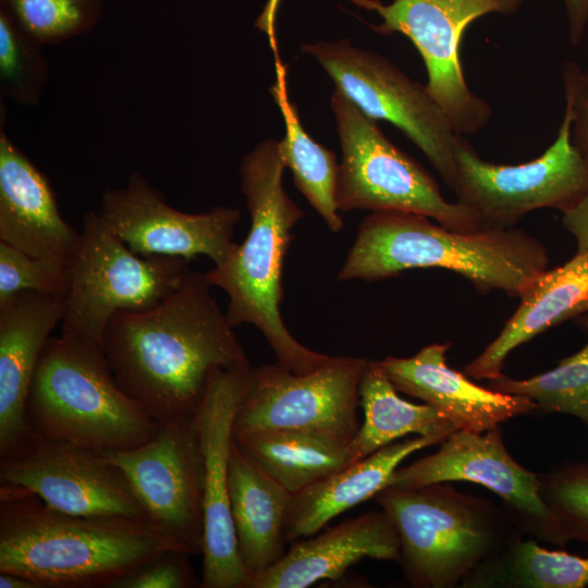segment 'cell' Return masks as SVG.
I'll list each match as a JSON object with an SVG mask.
<instances>
[{
    "mask_svg": "<svg viewBox=\"0 0 588 588\" xmlns=\"http://www.w3.org/2000/svg\"><path fill=\"white\" fill-rule=\"evenodd\" d=\"M455 158L456 201L473 212L479 229L513 228L542 208L562 212L588 193V161L572 142L566 108L555 139L536 159L519 164L486 161L463 135Z\"/></svg>",
    "mask_w": 588,
    "mask_h": 588,
    "instance_id": "obj_9",
    "label": "cell"
},
{
    "mask_svg": "<svg viewBox=\"0 0 588 588\" xmlns=\"http://www.w3.org/2000/svg\"><path fill=\"white\" fill-rule=\"evenodd\" d=\"M0 482L71 515L146 520L123 473L102 453L66 441L32 437L0 456Z\"/></svg>",
    "mask_w": 588,
    "mask_h": 588,
    "instance_id": "obj_15",
    "label": "cell"
},
{
    "mask_svg": "<svg viewBox=\"0 0 588 588\" xmlns=\"http://www.w3.org/2000/svg\"><path fill=\"white\" fill-rule=\"evenodd\" d=\"M26 420L34 437L100 453L138 446L160 429L120 388L101 345L62 334L50 338L41 354Z\"/></svg>",
    "mask_w": 588,
    "mask_h": 588,
    "instance_id": "obj_5",
    "label": "cell"
},
{
    "mask_svg": "<svg viewBox=\"0 0 588 588\" xmlns=\"http://www.w3.org/2000/svg\"><path fill=\"white\" fill-rule=\"evenodd\" d=\"M365 558L399 561V535L383 510L294 541L277 563L250 579L248 588H305L324 579L338 580Z\"/></svg>",
    "mask_w": 588,
    "mask_h": 588,
    "instance_id": "obj_21",
    "label": "cell"
},
{
    "mask_svg": "<svg viewBox=\"0 0 588 588\" xmlns=\"http://www.w3.org/2000/svg\"><path fill=\"white\" fill-rule=\"evenodd\" d=\"M427 268L455 271L480 293L519 297L549 268V255L515 226L465 232L418 213L377 211L363 219L336 279L372 282Z\"/></svg>",
    "mask_w": 588,
    "mask_h": 588,
    "instance_id": "obj_3",
    "label": "cell"
},
{
    "mask_svg": "<svg viewBox=\"0 0 588 588\" xmlns=\"http://www.w3.org/2000/svg\"><path fill=\"white\" fill-rule=\"evenodd\" d=\"M0 588H39L33 580L14 573L0 572Z\"/></svg>",
    "mask_w": 588,
    "mask_h": 588,
    "instance_id": "obj_38",
    "label": "cell"
},
{
    "mask_svg": "<svg viewBox=\"0 0 588 588\" xmlns=\"http://www.w3.org/2000/svg\"><path fill=\"white\" fill-rule=\"evenodd\" d=\"M301 50L315 58L335 87L368 117L401 130L453 191L457 176L455 149L462 135L426 85L408 77L385 57L353 46L346 38L303 44Z\"/></svg>",
    "mask_w": 588,
    "mask_h": 588,
    "instance_id": "obj_10",
    "label": "cell"
},
{
    "mask_svg": "<svg viewBox=\"0 0 588 588\" xmlns=\"http://www.w3.org/2000/svg\"><path fill=\"white\" fill-rule=\"evenodd\" d=\"M0 241L35 257L71 264L79 232L61 216L47 177L0 126Z\"/></svg>",
    "mask_w": 588,
    "mask_h": 588,
    "instance_id": "obj_20",
    "label": "cell"
},
{
    "mask_svg": "<svg viewBox=\"0 0 588 588\" xmlns=\"http://www.w3.org/2000/svg\"><path fill=\"white\" fill-rule=\"evenodd\" d=\"M588 556L548 550L523 538L481 563L461 584L463 588H585Z\"/></svg>",
    "mask_w": 588,
    "mask_h": 588,
    "instance_id": "obj_28",
    "label": "cell"
},
{
    "mask_svg": "<svg viewBox=\"0 0 588 588\" xmlns=\"http://www.w3.org/2000/svg\"><path fill=\"white\" fill-rule=\"evenodd\" d=\"M270 93L285 126L284 136L278 140L282 162L291 170L296 188L328 229L339 233L343 228V219L336 203L339 163L335 154L316 142L303 127L297 107L287 94L285 68L279 60L277 79Z\"/></svg>",
    "mask_w": 588,
    "mask_h": 588,
    "instance_id": "obj_27",
    "label": "cell"
},
{
    "mask_svg": "<svg viewBox=\"0 0 588 588\" xmlns=\"http://www.w3.org/2000/svg\"><path fill=\"white\" fill-rule=\"evenodd\" d=\"M125 476L146 520L176 551L204 549V460L193 415L161 424L149 441L102 453Z\"/></svg>",
    "mask_w": 588,
    "mask_h": 588,
    "instance_id": "obj_13",
    "label": "cell"
},
{
    "mask_svg": "<svg viewBox=\"0 0 588 588\" xmlns=\"http://www.w3.org/2000/svg\"><path fill=\"white\" fill-rule=\"evenodd\" d=\"M42 42L0 5L1 95L23 106L40 101L49 78V63Z\"/></svg>",
    "mask_w": 588,
    "mask_h": 588,
    "instance_id": "obj_30",
    "label": "cell"
},
{
    "mask_svg": "<svg viewBox=\"0 0 588 588\" xmlns=\"http://www.w3.org/2000/svg\"><path fill=\"white\" fill-rule=\"evenodd\" d=\"M524 0H393L382 4L368 0L382 22L373 25L382 35L400 33L420 53L426 71V87L461 135L485 128L492 108L468 86L464 76L461 47L466 28L488 14L512 15Z\"/></svg>",
    "mask_w": 588,
    "mask_h": 588,
    "instance_id": "obj_11",
    "label": "cell"
},
{
    "mask_svg": "<svg viewBox=\"0 0 588 588\" xmlns=\"http://www.w3.org/2000/svg\"><path fill=\"white\" fill-rule=\"evenodd\" d=\"M66 296L33 291L0 301V456L34 437L26 420L33 377Z\"/></svg>",
    "mask_w": 588,
    "mask_h": 588,
    "instance_id": "obj_18",
    "label": "cell"
},
{
    "mask_svg": "<svg viewBox=\"0 0 588 588\" xmlns=\"http://www.w3.org/2000/svg\"><path fill=\"white\" fill-rule=\"evenodd\" d=\"M70 282V264L35 257L0 241V301L23 291L66 296Z\"/></svg>",
    "mask_w": 588,
    "mask_h": 588,
    "instance_id": "obj_33",
    "label": "cell"
},
{
    "mask_svg": "<svg viewBox=\"0 0 588 588\" xmlns=\"http://www.w3.org/2000/svg\"><path fill=\"white\" fill-rule=\"evenodd\" d=\"M359 405L365 418L350 442L351 464L407 434L444 440L456 430L436 407L401 399L379 360L367 363L359 384Z\"/></svg>",
    "mask_w": 588,
    "mask_h": 588,
    "instance_id": "obj_26",
    "label": "cell"
},
{
    "mask_svg": "<svg viewBox=\"0 0 588 588\" xmlns=\"http://www.w3.org/2000/svg\"><path fill=\"white\" fill-rule=\"evenodd\" d=\"M44 45L91 32L103 15V0H0Z\"/></svg>",
    "mask_w": 588,
    "mask_h": 588,
    "instance_id": "obj_31",
    "label": "cell"
},
{
    "mask_svg": "<svg viewBox=\"0 0 588 588\" xmlns=\"http://www.w3.org/2000/svg\"><path fill=\"white\" fill-rule=\"evenodd\" d=\"M565 108L571 114V137L588 161V68L573 61L562 65Z\"/></svg>",
    "mask_w": 588,
    "mask_h": 588,
    "instance_id": "obj_35",
    "label": "cell"
},
{
    "mask_svg": "<svg viewBox=\"0 0 588 588\" xmlns=\"http://www.w3.org/2000/svg\"><path fill=\"white\" fill-rule=\"evenodd\" d=\"M375 500L393 522L399 563L415 588H454L524 535L502 505L446 482L388 486Z\"/></svg>",
    "mask_w": 588,
    "mask_h": 588,
    "instance_id": "obj_6",
    "label": "cell"
},
{
    "mask_svg": "<svg viewBox=\"0 0 588 588\" xmlns=\"http://www.w3.org/2000/svg\"><path fill=\"white\" fill-rule=\"evenodd\" d=\"M98 215L136 254L188 261L203 255L215 265L234 248L232 237L241 218L237 209L222 206L200 213L176 210L137 171L124 186L102 194Z\"/></svg>",
    "mask_w": 588,
    "mask_h": 588,
    "instance_id": "obj_17",
    "label": "cell"
},
{
    "mask_svg": "<svg viewBox=\"0 0 588 588\" xmlns=\"http://www.w3.org/2000/svg\"><path fill=\"white\" fill-rule=\"evenodd\" d=\"M70 267L61 334L102 347L107 326L117 313L158 305L181 285L191 269L182 257L134 253L95 211L83 218Z\"/></svg>",
    "mask_w": 588,
    "mask_h": 588,
    "instance_id": "obj_8",
    "label": "cell"
},
{
    "mask_svg": "<svg viewBox=\"0 0 588 588\" xmlns=\"http://www.w3.org/2000/svg\"><path fill=\"white\" fill-rule=\"evenodd\" d=\"M189 554L169 550L128 575L117 580L111 588H191L197 581Z\"/></svg>",
    "mask_w": 588,
    "mask_h": 588,
    "instance_id": "obj_34",
    "label": "cell"
},
{
    "mask_svg": "<svg viewBox=\"0 0 588 588\" xmlns=\"http://www.w3.org/2000/svg\"><path fill=\"white\" fill-rule=\"evenodd\" d=\"M561 213L563 226L576 241V253H588V193Z\"/></svg>",
    "mask_w": 588,
    "mask_h": 588,
    "instance_id": "obj_36",
    "label": "cell"
},
{
    "mask_svg": "<svg viewBox=\"0 0 588 588\" xmlns=\"http://www.w3.org/2000/svg\"><path fill=\"white\" fill-rule=\"evenodd\" d=\"M367 363L362 357L329 356L306 373L278 362L253 368L233 438L266 429H301L350 443L359 428V384Z\"/></svg>",
    "mask_w": 588,
    "mask_h": 588,
    "instance_id": "obj_12",
    "label": "cell"
},
{
    "mask_svg": "<svg viewBox=\"0 0 588 588\" xmlns=\"http://www.w3.org/2000/svg\"><path fill=\"white\" fill-rule=\"evenodd\" d=\"M519 298L498 336L465 367L468 377L488 381L500 377L507 355L517 346L588 314V253H576L564 265L548 268Z\"/></svg>",
    "mask_w": 588,
    "mask_h": 588,
    "instance_id": "obj_22",
    "label": "cell"
},
{
    "mask_svg": "<svg viewBox=\"0 0 588 588\" xmlns=\"http://www.w3.org/2000/svg\"><path fill=\"white\" fill-rule=\"evenodd\" d=\"M442 441L439 437L418 436L392 442L294 493L285 518V541L313 536L343 512L375 498L388 487L402 461Z\"/></svg>",
    "mask_w": 588,
    "mask_h": 588,
    "instance_id": "obj_23",
    "label": "cell"
},
{
    "mask_svg": "<svg viewBox=\"0 0 588 588\" xmlns=\"http://www.w3.org/2000/svg\"><path fill=\"white\" fill-rule=\"evenodd\" d=\"M449 347L450 343L431 344L411 357L387 356L379 363L397 391L436 407L456 430L481 433L536 411L525 396L482 388L450 368Z\"/></svg>",
    "mask_w": 588,
    "mask_h": 588,
    "instance_id": "obj_19",
    "label": "cell"
},
{
    "mask_svg": "<svg viewBox=\"0 0 588 588\" xmlns=\"http://www.w3.org/2000/svg\"><path fill=\"white\" fill-rule=\"evenodd\" d=\"M567 22L568 38L573 46H577L584 38L588 26V0H562Z\"/></svg>",
    "mask_w": 588,
    "mask_h": 588,
    "instance_id": "obj_37",
    "label": "cell"
},
{
    "mask_svg": "<svg viewBox=\"0 0 588 588\" xmlns=\"http://www.w3.org/2000/svg\"><path fill=\"white\" fill-rule=\"evenodd\" d=\"M330 107L342 151L336 188L340 211L411 212L451 230H480L473 212L445 200L428 171L390 142L377 121L338 87Z\"/></svg>",
    "mask_w": 588,
    "mask_h": 588,
    "instance_id": "obj_7",
    "label": "cell"
},
{
    "mask_svg": "<svg viewBox=\"0 0 588 588\" xmlns=\"http://www.w3.org/2000/svg\"><path fill=\"white\" fill-rule=\"evenodd\" d=\"M228 489L237 552L250 581L285 553L284 525L293 494L245 456L234 440Z\"/></svg>",
    "mask_w": 588,
    "mask_h": 588,
    "instance_id": "obj_24",
    "label": "cell"
},
{
    "mask_svg": "<svg viewBox=\"0 0 588 588\" xmlns=\"http://www.w3.org/2000/svg\"><path fill=\"white\" fill-rule=\"evenodd\" d=\"M488 388L525 396L536 404V411L572 415L588 426V342L549 371L523 380L502 373L489 380Z\"/></svg>",
    "mask_w": 588,
    "mask_h": 588,
    "instance_id": "obj_29",
    "label": "cell"
},
{
    "mask_svg": "<svg viewBox=\"0 0 588 588\" xmlns=\"http://www.w3.org/2000/svg\"><path fill=\"white\" fill-rule=\"evenodd\" d=\"M576 323L585 331H588V314L577 317Z\"/></svg>",
    "mask_w": 588,
    "mask_h": 588,
    "instance_id": "obj_39",
    "label": "cell"
},
{
    "mask_svg": "<svg viewBox=\"0 0 588 588\" xmlns=\"http://www.w3.org/2000/svg\"><path fill=\"white\" fill-rule=\"evenodd\" d=\"M169 550L175 549L146 520L71 515L0 486V572L39 588H111Z\"/></svg>",
    "mask_w": 588,
    "mask_h": 588,
    "instance_id": "obj_2",
    "label": "cell"
},
{
    "mask_svg": "<svg viewBox=\"0 0 588 588\" xmlns=\"http://www.w3.org/2000/svg\"><path fill=\"white\" fill-rule=\"evenodd\" d=\"M252 369H213L193 414L204 460L203 588H247L249 583L237 552L228 477L234 420Z\"/></svg>",
    "mask_w": 588,
    "mask_h": 588,
    "instance_id": "obj_16",
    "label": "cell"
},
{
    "mask_svg": "<svg viewBox=\"0 0 588 588\" xmlns=\"http://www.w3.org/2000/svg\"><path fill=\"white\" fill-rule=\"evenodd\" d=\"M254 464L292 494L350 465V443L301 429H266L233 438Z\"/></svg>",
    "mask_w": 588,
    "mask_h": 588,
    "instance_id": "obj_25",
    "label": "cell"
},
{
    "mask_svg": "<svg viewBox=\"0 0 588 588\" xmlns=\"http://www.w3.org/2000/svg\"><path fill=\"white\" fill-rule=\"evenodd\" d=\"M539 492L572 540L588 544V461L539 474Z\"/></svg>",
    "mask_w": 588,
    "mask_h": 588,
    "instance_id": "obj_32",
    "label": "cell"
},
{
    "mask_svg": "<svg viewBox=\"0 0 588 588\" xmlns=\"http://www.w3.org/2000/svg\"><path fill=\"white\" fill-rule=\"evenodd\" d=\"M449 481H470L491 490L524 536L559 547L572 540L540 495L539 474L509 453L501 426L481 433L453 431L436 453L397 468L388 486L414 488Z\"/></svg>",
    "mask_w": 588,
    "mask_h": 588,
    "instance_id": "obj_14",
    "label": "cell"
},
{
    "mask_svg": "<svg viewBox=\"0 0 588 588\" xmlns=\"http://www.w3.org/2000/svg\"><path fill=\"white\" fill-rule=\"evenodd\" d=\"M284 164L278 140L267 139L247 152L240 166L241 191L250 228L228 257L205 273L208 283L228 297L226 318L235 328L255 326L273 351L277 362L295 373H306L329 358L299 343L280 314L282 272L293 238L292 230L304 211L283 187Z\"/></svg>",
    "mask_w": 588,
    "mask_h": 588,
    "instance_id": "obj_4",
    "label": "cell"
},
{
    "mask_svg": "<svg viewBox=\"0 0 588 588\" xmlns=\"http://www.w3.org/2000/svg\"><path fill=\"white\" fill-rule=\"evenodd\" d=\"M192 269L158 305L119 311L103 351L120 388L160 425L193 415L213 369L250 365L234 327Z\"/></svg>",
    "mask_w": 588,
    "mask_h": 588,
    "instance_id": "obj_1",
    "label": "cell"
}]
</instances>
